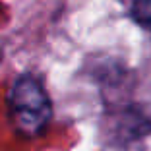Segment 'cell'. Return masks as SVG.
Here are the masks:
<instances>
[{
	"mask_svg": "<svg viewBox=\"0 0 151 151\" xmlns=\"http://www.w3.org/2000/svg\"><path fill=\"white\" fill-rule=\"evenodd\" d=\"M50 114V101L41 83L31 76L19 78L10 93V116L16 130L25 136H37L49 124Z\"/></svg>",
	"mask_w": 151,
	"mask_h": 151,
	"instance_id": "cell-1",
	"label": "cell"
},
{
	"mask_svg": "<svg viewBox=\"0 0 151 151\" xmlns=\"http://www.w3.org/2000/svg\"><path fill=\"white\" fill-rule=\"evenodd\" d=\"M132 18L142 27H145V29L151 31V0H134Z\"/></svg>",
	"mask_w": 151,
	"mask_h": 151,
	"instance_id": "cell-2",
	"label": "cell"
}]
</instances>
